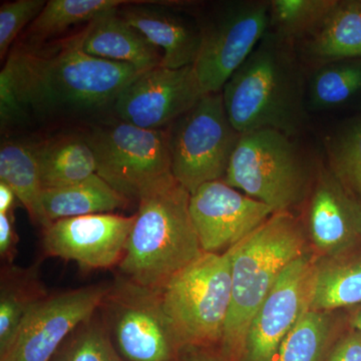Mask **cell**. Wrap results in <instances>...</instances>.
<instances>
[{
  "label": "cell",
  "mask_w": 361,
  "mask_h": 361,
  "mask_svg": "<svg viewBox=\"0 0 361 361\" xmlns=\"http://www.w3.org/2000/svg\"><path fill=\"white\" fill-rule=\"evenodd\" d=\"M0 182L6 183L13 190L32 222L42 228L47 227L42 205L44 188L35 145L20 142H6L1 145Z\"/></svg>",
  "instance_id": "cell-24"
},
{
  "label": "cell",
  "mask_w": 361,
  "mask_h": 361,
  "mask_svg": "<svg viewBox=\"0 0 361 361\" xmlns=\"http://www.w3.org/2000/svg\"><path fill=\"white\" fill-rule=\"evenodd\" d=\"M47 4L44 0H18L0 7V58L4 59L18 33L33 23Z\"/></svg>",
  "instance_id": "cell-31"
},
{
  "label": "cell",
  "mask_w": 361,
  "mask_h": 361,
  "mask_svg": "<svg viewBox=\"0 0 361 361\" xmlns=\"http://www.w3.org/2000/svg\"><path fill=\"white\" fill-rule=\"evenodd\" d=\"M168 129L173 177L190 194L224 179L241 134L230 122L222 92L204 94Z\"/></svg>",
  "instance_id": "cell-7"
},
{
  "label": "cell",
  "mask_w": 361,
  "mask_h": 361,
  "mask_svg": "<svg viewBox=\"0 0 361 361\" xmlns=\"http://www.w3.org/2000/svg\"><path fill=\"white\" fill-rule=\"evenodd\" d=\"M318 258L310 251L285 268L252 318L240 361H275L282 342L310 310Z\"/></svg>",
  "instance_id": "cell-12"
},
{
  "label": "cell",
  "mask_w": 361,
  "mask_h": 361,
  "mask_svg": "<svg viewBox=\"0 0 361 361\" xmlns=\"http://www.w3.org/2000/svg\"><path fill=\"white\" fill-rule=\"evenodd\" d=\"M299 58L313 68L361 59V2L338 1L322 27L300 44Z\"/></svg>",
  "instance_id": "cell-19"
},
{
  "label": "cell",
  "mask_w": 361,
  "mask_h": 361,
  "mask_svg": "<svg viewBox=\"0 0 361 361\" xmlns=\"http://www.w3.org/2000/svg\"><path fill=\"white\" fill-rule=\"evenodd\" d=\"M337 337L332 312L308 310L282 342L275 361H325Z\"/></svg>",
  "instance_id": "cell-26"
},
{
  "label": "cell",
  "mask_w": 361,
  "mask_h": 361,
  "mask_svg": "<svg viewBox=\"0 0 361 361\" xmlns=\"http://www.w3.org/2000/svg\"><path fill=\"white\" fill-rule=\"evenodd\" d=\"M361 304V249L318 259L310 310L334 312Z\"/></svg>",
  "instance_id": "cell-22"
},
{
  "label": "cell",
  "mask_w": 361,
  "mask_h": 361,
  "mask_svg": "<svg viewBox=\"0 0 361 361\" xmlns=\"http://www.w3.org/2000/svg\"><path fill=\"white\" fill-rule=\"evenodd\" d=\"M190 214L202 250L221 253L255 231L274 211L219 180L205 183L191 194Z\"/></svg>",
  "instance_id": "cell-15"
},
{
  "label": "cell",
  "mask_w": 361,
  "mask_h": 361,
  "mask_svg": "<svg viewBox=\"0 0 361 361\" xmlns=\"http://www.w3.org/2000/svg\"><path fill=\"white\" fill-rule=\"evenodd\" d=\"M294 137L272 129L240 135L224 182L278 212H291L310 193L316 167Z\"/></svg>",
  "instance_id": "cell-5"
},
{
  "label": "cell",
  "mask_w": 361,
  "mask_h": 361,
  "mask_svg": "<svg viewBox=\"0 0 361 361\" xmlns=\"http://www.w3.org/2000/svg\"><path fill=\"white\" fill-rule=\"evenodd\" d=\"M135 220V214L106 213L54 221L44 228L42 251L85 270L115 267L122 261Z\"/></svg>",
  "instance_id": "cell-14"
},
{
  "label": "cell",
  "mask_w": 361,
  "mask_h": 361,
  "mask_svg": "<svg viewBox=\"0 0 361 361\" xmlns=\"http://www.w3.org/2000/svg\"><path fill=\"white\" fill-rule=\"evenodd\" d=\"M99 310L114 345L126 361H176L182 353L160 290L118 274Z\"/></svg>",
  "instance_id": "cell-8"
},
{
  "label": "cell",
  "mask_w": 361,
  "mask_h": 361,
  "mask_svg": "<svg viewBox=\"0 0 361 361\" xmlns=\"http://www.w3.org/2000/svg\"><path fill=\"white\" fill-rule=\"evenodd\" d=\"M270 1H228L204 21L194 70L205 94L222 92L269 30Z\"/></svg>",
  "instance_id": "cell-10"
},
{
  "label": "cell",
  "mask_w": 361,
  "mask_h": 361,
  "mask_svg": "<svg viewBox=\"0 0 361 361\" xmlns=\"http://www.w3.org/2000/svg\"><path fill=\"white\" fill-rule=\"evenodd\" d=\"M97 313L68 337L51 361H126Z\"/></svg>",
  "instance_id": "cell-29"
},
{
  "label": "cell",
  "mask_w": 361,
  "mask_h": 361,
  "mask_svg": "<svg viewBox=\"0 0 361 361\" xmlns=\"http://www.w3.org/2000/svg\"><path fill=\"white\" fill-rule=\"evenodd\" d=\"M111 283L49 294L30 311L0 361H51L63 342L96 314Z\"/></svg>",
  "instance_id": "cell-11"
},
{
  "label": "cell",
  "mask_w": 361,
  "mask_h": 361,
  "mask_svg": "<svg viewBox=\"0 0 361 361\" xmlns=\"http://www.w3.org/2000/svg\"><path fill=\"white\" fill-rule=\"evenodd\" d=\"M97 159V174L130 199L172 175L169 129L147 130L121 122L87 137Z\"/></svg>",
  "instance_id": "cell-9"
},
{
  "label": "cell",
  "mask_w": 361,
  "mask_h": 361,
  "mask_svg": "<svg viewBox=\"0 0 361 361\" xmlns=\"http://www.w3.org/2000/svg\"><path fill=\"white\" fill-rule=\"evenodd\" d=\"M307 82L294 45L268 30L222 90L240 134L272 129L294 137L308 122Z\"/></svg>",
  "instance_id": "cell-2"
},
{
  "label": "cell",
  "mask_w": 361,
  "mask_h": 361,
  "mask_svg": "<svg viewBox=\"0 0 361 361\" xmlns=\"http://www.w3.org/2000/svg\"><path fill=\"white\" fill-rule=\"evenodd\" d=\"M326 153L330 171L361 202V121L327 137Z\"/></svg>",
  "instance_id": "cell-30"
},
{
  "label": "cell",
  "mask_w": 361,
  "mask_h": 361,
  "mask_svg": "<svg viewBox=\"0 0 361 361\" xmlns=\"http://www.w3.org/2000/svg\"><path fill=\"white\" fill-rule=\"evenodd\" d=\"M336 0H273L269 30L282 39L301 44L314 35L337 4Z\"/></svg>",
  "instance_id": "cell-27"
},
{
  "label": "cell",
  "mask_w": 361,
  "mask_h": 361,
  "mask_svg": "<svg viewBox=\"0 0 361 361\" xmlns=\"http://www.w3.org/2000/svg\"><path fill=\"white\" fill-rule=\"evenodd\" d=\"M325 361H361V332L350 327L337 337Z\"/></svg>",
  "instance_id": "cell-32"
},
{
  "label": "cell",
  "mask_w": 361,
  "mask_h": 361,
  "mask_svg": "<svg viewBox=\"0 0 361 361\" xmlns=\"http://www.w3.org/2000/svg\"><path fill=\"white\" fill-rule=\"evenodd\" d=\"M204 94L194 66H159L132 80L116 97L114 109L122 122L163 130L191 110Z\"/></svg>",
  "instance_id": "cell-13"
},
{
  "label": "cell",
  "mask_w": 361,
  "mask_h": 361,
  "mask_svg": "<svg viewBox=\"0 0 361 361\" xmlns=\"http://www.w3.org/2000/svg\"><path fill=\"white\" fill-rule=\"evenodd\" d=\"M191 194L173 176L140 194L139 209L120 275L161 290L178 272L204 253L190 214Z\"/></svg>",
  "instance_id": "cell-3"
},
{
  "label": "cell",
  "mask_w": 361,
  "mask_h": 361,
  "mask_svg": "<svg viewBox=\"0 0 361 361\" xmlns=\"http://www.w3.org/2000/svg\"><path fill=\"white\" fill-rule=\"evenodd\" d=\"M145 71L90 56L80 35L52 49H18L0 75L2 126L23 113L52 116L103 108Z\"/></svg>",
  "instance_id": "cell-1"
},
{
  "label": "cell",
  "mask_w": 361,
  "mask_h": 361,
  "mask_svg": "<svg viewBox=\"0 0 361 361\" xmlns=\"http://www.w3.org/2000/svg\"><path fill=\"white\" fill-rule=\"evenodd\" d=\"M44 190L71 186L97 174V159L87 140L61 137L35 145Z\"/></svg>",
  "instance_id": "cell-21"
},
{
  "label": "cell",
  "mask_w": 361,
  "mask_h": 361,
  "mask_svg": "<svg viewBox=\"0 0 361 361\" xmlns=\"http://www.w3.org/2000/svg\"><path fill=\"white\" fill-rule=\"evenodd\" d=\"M118 9L90 23L80 45L90 56L128 63L141 71L161 66L163 54L118 13Z\"/></svg>",
  "instance_id": "cell-18"
},
{
  "label": "cell",
  "mask_w": 361,
  "mask_h": 361,
  "mask_svg": "<svg viewBox=\"0 0 361 361\" xmlns=\"http://www.w3.org/2000/svg\"><path fill=\"white\" fill-rule=\"evenodd\" d=\"M349 323H350V327L361 332V304L356 306L355 310L351 312Z\"/></svg>",
  "instance_id": "cell-36"
},
{
  "label": "cell",
  "mask_w": 361,
  "mask_h": 361,
  "mask_svg": "<svg viewBox=\"0 0 361 361\" xmlns=\"http://www.w3.org/2000/svg\"><path fill=\"white\" fill-rule=\"evenodd\" d=\"M306 227L318 259L336 257L361 245V202L319 164L308 195Z\"/></svg>",
  "instance_id": "cell-16"
},
{
  "label": "cell",
  "mask_w": 361,
  "mask_h": 361,
  "mask_svg": "<svg viewBox=\"0 0 361 361\" xmlns=\"http://www.w3.org/2000/svg\"><path fill=\"white\" fill-rule=\"evenodd\" d=\"M161 304L183 351L220 345L232 300V248L205 253L171 278Z\"/></svg>",
  "instance_id": "cell-6"
},
{
  "label": "cell",
  "mask_w": 361,
  "mask_h": 361,
  "mask_svg": "<svg viewBox=\"0 0 361 361\" xmlns=\"http://www.w3.org/2000/svg\"><path fill=\"white\" fill-rule=\"evenodd\" d=\"M307 233L291 212H278L232 247V300L221 355L241 360L252 318L291 262L308 252Z\"/></svg>",
  "instance_id": "cell-4"
},
{
  "label": "cell",
  "mask_w": 361,
  "mask_h": 361,
  "mask_svg": "<svg viewBox=\"0 0 361 361\" xmlns=\"http://www.w3.org/2000/svg\"><path fill=\"white\" fill-rule=\"evenodd\" d=\"M37 266L6 264L0 282V355L13 342L30 311L49 295L39 278Z\"/></svg>",
  "instance_id": "cell-23"
},
{
  "label": "cell",
  "mask_w": 361,
  "mask_h": 361,
  "mask_svg": "<svg viewBox=\"0 0 361 361\" xmlns=\"http://www.w3.org/2000/svg\"><path fill=\"white\" fill-rule=\"evenodd\" d=\"M129 204L127 197L97 174L71 186L44 190L42 197L47 226L65 218L113 213Z\"/></svg>",
  "instance_id": "cell-20"
},
{
  "label": "cell",
  "mask_w": 361,
  "mask_h": 361,
  "mask_svg": "<svg viewBox=\"0 0 361 361\" xmlns=\"http://www.w3.org/2000/svg\"><path fill=\"white\" fill-rule=\"evenodd\" d=\"M361 94V59H343L315 68L307 82V106L329 111Z\"/></svg>",
  "instance_id": "cell-25"
},
{
  "label": "cell",
  "mask_w": 361,
  "mask_h": 361,
  "mask_svg": "<svg viewBox=\"0 0 361 361\" xmlns=\"http://www.w3.org/2000/svg\"><path fill=\"white\" fill-rule=\"evenodd\" d=\"M18 243L13 213L0 214V256L6 264H13Z\"/></svg>",
  "instance_id": "cell-33"
},
{
  "label": "cell",
  "mask_w": 361,
  "mask_h": 361,
  "mask_svg": "<svg viewBox=\"0 0 361 361\" xmlns=\"http://www.w3.org/2000/svg\"><path fill=\"white\" fill-rule=\"evenodd\" d=\"M185 351V361H230L213 348H189Z\"/></svg>",
  "instance_id": "cell-34"
},
{
  "label": "cell",
  "mask_w": 361,
  "mask_h": 361,
  "mask_svg": "<svg viewBox=\"0 0 361 361\" xmlns=\"http://www.w3.org/2000/svg\"><path fill=\"white\" fill-rule=\"evenodd\" d=\"M127 4L122 0H49L30 25L28 33L33 39H44L71 26L92 23Z\"/></svg>",
  "instance_id": "cell-28"
},
{
  "label": "cell",
  "mask_w": 361,
  "mask_h": 361,
  "mask_svg": "<svg viewBox=\"0 0 361 361\" xmlns=\"http://www.w3.org/2000/svg\"><path fill=\"white\" fill-rule=\"evenodd\" d=\"M130 4V2H129ZM118 14L161 51V66H193L201 47V26L179 14L147 4H126Z\"/></svg>",
  "instance_id": "cell-17"
},
{
  "label": "cell",
  "mask_w": 361,
  "mask_h": 361,
  "mask_svg": "<svg viewBox=\"0 0 361 361\" xmlns=\"http://www.w3.org/2000/svg\"><path fill=\"white\" fill-rule=\"evenodd\" d=\"M16 200L18 199L13 190L6 183L0 182V214L13 213Z\"/></svg>",
  "instance_id": "cell-35"
}]
</instances>
